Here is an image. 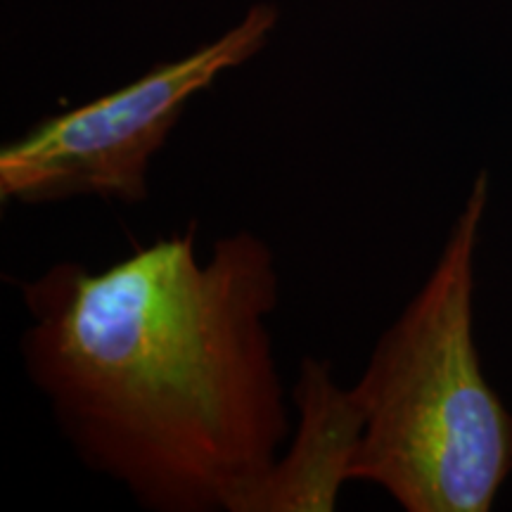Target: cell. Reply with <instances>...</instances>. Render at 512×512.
<instances>
[{
	"label": "cell",
	"mask_w": 512,
	"mask_h": 512,
	"mask_svg": "<svg viewBox=\"0 0 512 512\" xmlns=\"http://www.w3.org/2000/svg\"><path fill=\"white\" fill-rule=\"evenodd\" d=\"M195 230L19 285L22 361L81 463L140 508L242 512L290 432L268 332L280 275L256 233L223 235L202 261Z\"/></svg>",
	"instance_id": "obj_1"
},
{
	"label": "cell",
	"mask_w": 512,
	"mask_h": 512,
	"mask_svg": "<svg viewBox=\"0 0 512 512\" xmlns=\"http://www.w3.org/2000/svg\"><path fill=\"white\" fill-rule=\"evenodd\" d=\"M489 174L479 171L430 278L377 339L356 392L366 430L349 482L406 512H489L512 472V415L475 344V254Z\"/></svg>",
	"instance_id": "obj_2"
},
{
	"label": "cell",
	"mask_w": 512,
	"mask_h": 512,
	"mask_svg": "<svg viewBox=\"0 0 512 512\" xmlns=\"http://www.w3.org/2000/svg\"><path fill=\"white\" fill-rule=\"evenodd\" d=\"M278 19L275 5L256 3L214 41L152 64L117 91L38 121L22 138L0 147V200L145 202L152 157L169 140L190 100L259 55Z\"/></svg>",
	"instance_id": "obj_3"
},
{
	"label": "cell",
	"mask_w": 512,
	"mask_h": 512,
	"mask_svg": "<svg viewBox=\"0 0 512 512\" xmlns=\"http://www.w3.org/2000/svg\"><path fill=\"white\" fill-rule=\"evenodd\" d=\"M297 432L242 512H330L337 508L349 467L366 430V408L354 387L335 380L330 361L306 356L292 387Z\"/></svg>",
	"instance_id": "obj_4"
}]
</instances>
